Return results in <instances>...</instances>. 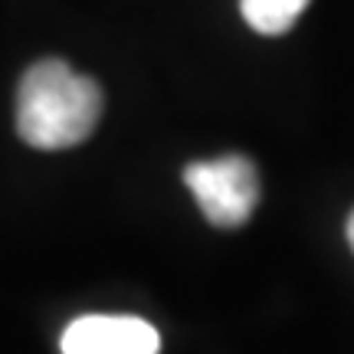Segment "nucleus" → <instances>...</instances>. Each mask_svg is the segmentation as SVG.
Returning a JSON list of instances; mask_svg holds the SVG:
<instances>
[{"label":"nucleus","mask_w":354,"mask_h":354,"mask_svg":"<svg viewBox=\"0 0 354 354\" xmlns=\"http://www.w3.org/2000/svg\"><path fill=\"white\" fill-rule=\"evenodd\" d=\"M184 184L190 187L201 214L223 230L243 227L259 203V177L253 161L243 154L194 161L184 171Z\"/></svg>","instance_id":"nucleus-2"},{"label":"nucleus","mask_w":354,"mask_h":354,"mask_svg":"<svg viewBox=\"0 0 354 354\" xmlns=\"http://www.w3.org/2000/svg\"><path fill=\"white\" fill-rule=\"evenodd\" d=\"M102 118V88L63 59H43L26 69L17 92V131L30 148L63 151L95 131Z\"/></svg>","instance_id":"nucleus-1"},{"label":"nucleus","mask_w":354,"mask_h":354,"mask_svg":"<svg viewBox=\"0 0 354 354\" xmlns=\"http://www.w3.org/2000/svg\"><path fill=\"white\" fill-rule=\"evenodd\" d=\"M161 335L135 315H86L63 335V354H158Z\"/></svg>","instance_id":"nucleus-3"},{"label":"nucleus","mask_w":354,"mask_h":354,"mask_svg":"<svg viewBox=\"0 0 354 354\" xmlns=\"http://www.w3.org/2000/svg\"><path fill=\"white\" fill-rule=\"evenodd\" d=\"M305 7H308V0H240L243 20L263 37L289 33Z\"/></svg>","instance_id":"nucleus-4"},{"label":"nucleus","mask_w":354,"mask_h":354,"mask_svg":"<svg viewBox=\"0 0 354 354\" xmlns=\"http://www.w3.org/2000/svg\"><path fill=\"white\" fill-rule=\"evenodd\" d=\"M348 243H351V250H354V214L348 216Z\"/></svg>","instance_id":"nucleus-5"}]
</instances>
